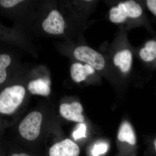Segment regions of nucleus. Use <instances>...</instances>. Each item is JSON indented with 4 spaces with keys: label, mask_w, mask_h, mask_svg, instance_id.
<instances>
[{
    "label": "nucleus",
    "mask_w": 156,
    "mask_h": 156,
    "mask_svg": "<svg viewBox=\"0 0 156 156\" xmlns=\"http://www.w3.org/2000/svg\"><path fill=\"white\" fill-rule=\"evenodd\" d=\"M87 126L84 123H81L78 125V128L73 133V136L75 140L81 139L86 136Z\"/></svg>",
    "instance_id": "obj_13"
},
{
    "label": "nucleus",
    "mask_w": 156,
    "mask_h": 156,
    "mask_svg": "<svg viewBox=\"0 0 156 156\" xmlns=\"http://www.w3.org/2000/svg\"><path fill=\"white\" fill-rule=\"evenodd\" d=\"M11 62V58L7 54H2L0 56V70H5Z\"/></svg>",
    "instance_id": "obj_15"
},
{
    "label": "nucleus",
    "mask_w": 156,
    "mask_h": 156,
    "mask_svg": "<svg viewBox=\"0 0 156 156\" xmlns=\"http://www.w3.org/2000/svg\"><path fill=\"white\" fill-rule=\"evenodd\" d=\"M11 156H30L29 155L27 154L21 153L20 154H14L12 155Z\"/></svg>",
    "instance_id": "obj_18"
},
{
    "label": "nucleus",
    "mask_w": 156,
    "mask_h": 156,
    "mask_svg": "<svg viewBox=\"0 0 156 156\" xmlns=\"http://www.w3.org/2000/svg\"><path fill=\"white\" fill-rule=\"evenodd\" d=\"M146 5L150 11L156 17V0H147Z\"/></svg>",
    "instance_id": "obj_17"
},
{
    "label": "nucleus",
    "mask_w": 156,
    "mask_h": 156,
    "mask_svg": "<svg viewBox=\"0 0 156 156\" xmlns=\"http://www.w3.org/2000/svg\"><path fill=\"white\" fill-rule=\"evenodd\" d=\"M74 56L97 70H101L105 66V59L102 54L89 47H78L74 51Z\"/></svg>",
    "instance_id": "obj_4"
},
{
    "label": "nucleus",
    "mask_w": 156,
    "mask_h": 156,
    "mask_svg": "<svg viewBox=\"0 0 156 156\" xmlns=\"http://www.w3.org/2000/svg\"><path fill=\"white\" fill-rule=\"evenodd\" d=\"M59 111L62 116L69 121L82 123L85 120L82 114L83 106L77 101H74L70 104H62L60 105Z\"/></svg>",
    "instance_id": "obj_7"
},
{
    "label": "nucleus",
    "mask_w": 156,
    "mask_h": 156,
    "mask_svg": "<svg viewBox=\"0 0 156 156\" xmlns=\"http://www.w3.org/2000/svg\"><path fill=\"white\" fill-rule=\"evenodd\" d=\"M118 139L121 142L134 145L136 142V136L130 123L125 122L121 125L118 134Z\"/></svg>",
    "instance_id": "obj_11"
},
{
    "label": "nucleus",
    "mask_w": 156,
    "mask_h": 156,
    "mask_svg": "<svg viewBox=\"0 0 156 156\" xmlns=\"http://www.w3.org/2000/svg\"><path fill=\"white\" fill-rule=\"evenodd\" d=\"M65 21L60 13L56 10L50 12L48 17L43 21V29L51 34L58 35L63 33Z\"/></svg>",
    "instance_id": "obj_5"
},
{
    "label": "nucleus",
    "mask_w": 156,
    "mask_h": 156,
    "mask_svg": "<svg viewBox=\"0 0 156 156\" xmlns=\"http://www.w3.org/2000/svg\"><path fill=\"white\" fill-rule=\"evenodd\" d=\"M95 69L89 65H83L80 63H75L70 68V74L73 80L76 83H80L86 80L87 77L93 74Z\"/></svg>",
    "instance_id": "obj_9"
},
{
    "label": "nucleus",
    "mask_w": 156,
    "mask_h": 156,
    "mask_svg": "<svg viewBox=\"0 0 156 156\" xmlns=\"http://www.w3.org/2000/svg\"><path fill=\"white\" fill-rule=\"evenodd\" d=\"M23 2L20 0H1L0 4L2 7L5 8H11L14 7L18 3Z\"/></svg>",
    "instance_id": "obj_16"
},
{
    "label": "nucleus",
    "mask_w": 156,
    "mask_h": 156,
    "mask_svg": "<svg viewBox=\"0 0 156 156\" xmlns=\"http://www.w3.org/2000/svg\"><path fill=\"white\" fill-rule=\"evenodd\" d=\"M133 62L132 52L128 49L118 51L113 57V62L116 67L124 73L130 71Z\"/></svg>",
    "instance_id": "obj_8"
},
{
    "label": "nucleus",
    "mask_w": 156,
    "mask_h": 156,
    "mask_svg": "<svg viewBox=\"0 0 156 156\" xmlns=\"http://www.w3.org/2000/svg\"><path fill=\"white\" fill-rule=\"evenodd\" d=\"M108 144L104 142H101L95 144L92 150V154L94 156H98L105 153L108 149Z\"/></svg>",
    "instance_id": "obj_14"
},
{
    "label": "nucleus",
    "mask_w": 156,
    "mask_h": 156,
    "mask_svg": "<svg viewBox=\"0 0 156 156\" xmlns=\"http://www.w3.org/2000/svg\"><path fill=\"white\" fill-rule=\"evenodd\" d=\"M42 118L39 112H33L29 114L20 124L18 129L21 136L31 141L36 139L41 132Z\"/></svg>",
    "instance_id": "obj_3"
},
{
    "label": "nucleus",
    "mask_w": 156,
    "mask_h": 156,
    "mask_svg": "<svg viewBox=\"0 0 156 156\" xmlns=\"http://www.w3.org/2000/svg\"><path fill=\"white\" fill-rule=\"evenodd\" d=\"M25 89L21 86L7 87L0 94V112L3 114L13 113L22 103Z\"/></svg>",
    "instance_id": "obj_1"
},
{
    "label": "nucleus",
    "mask_w": 156,
    "mask_h": 156,
    "mask_svg": "<svg viewBox=\"0 0 156 156\" xmlns=\"http://www.w3.org/2000/svg\"><path fill=\"white\" fill-rule=\"evenodd\" d=\"M154 144L155 147V149L156 150V139L155 140L154 142Z\"/></svg>",
    "instance_id": "obj_19"
},
{
    "label": "nucleus",
    "mask_w": 156,
    "mask_h": 156,
    "mask_svg": "<svg viewBox=\"0 0 156 156\" xmlns=\"http://www.w3.org/2000/svg\"><path fill=\"white\" fill-rule=\"evenodd\" d=\"M139 56L144 61L150 62L156 58V41H149L139 51Z\"/></svg>",
    "instance_id": "obj_12"
},
{
    "label": "nucleus",
    "mask_w": 156,
    "mask_h": 156,
    "mask_svg": "<svg viewBox=\"0 0 156 156\" xmlns=\"http://www.w3.org/2000/svg\"><path fill=\"white\" fill-rule=\"evenodd\" d=\"M80 153L77 144L69 139L56 143L49 150L50 156H79Z\"/></svg>",
    "instance_id": "obj_6"
},
{
    "label": "nucleus",
    "mask_w": 156,
    "mask_h": 156,
    "mask_svg": "<svg viewBox=\"0 0 156 156\" xmlns=\"http://www.w3.org/2000/svg\"><path fill=\"white\" fill-rule=\"evenodd\" d=\"M142 8L138 3L129 0L119 3L112 7L109 12V18L113 23H121L128 19H136L141 17Z\"/></svg>",
    "instance_id": "obj_2"
},
{
    "label": "nucleus",
    "mask_w": 156,
    "mask_h": 156,
    "mask_svg": "<svg viewBox=\"0 0 156 156\" xmlns=\"http://www.w3.org/2000/svg\"><path fill=\"white\" fill-rule=\"evenodd\" d=\"M50 81L46 79H39L30 82L28 88L32 94L48 96L50 93Z\"/></svg>",
    "instance_id": "obj_10"
}]
</instances>
